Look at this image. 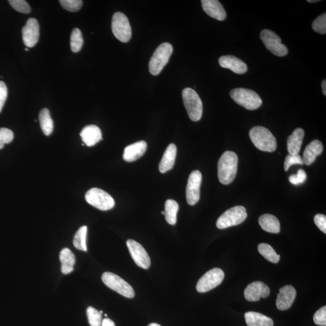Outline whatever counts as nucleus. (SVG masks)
<instances>
[{
  "label": "nucleus",
  "mask_w": 326,
  "mask_h": 326,
  "mask_svg": "<svg viewBox=\"0 0 326 326\" xmlns=\"http://www.w3.org/2000/svg\"><path fill=\"white\" fill-rule=\"evenodd\" d=\"M61 263V271L64 274H69L74 270L76 263L75 256L70 249H64L61 250L59 255Z\"/></svg>",
  "instance_id": "nucleus-25"
},
{
  "label": "nucleus",
  "mask_w": 326,
  "mask_h": 326,
  "mask_svg": "<svg viewBox=\"0 0 326 326\" xmlns=\"http://www.w3.org/2000/svg\"><path fill=\"white\" fill-rule=\"evenodd\" d=\"M321 87L322 90V93H323L324 96H326V80H323L322 81Z\"/></svg>",
  "instance_id": "nucleus-43"
},
{
  "label": "nucleus",
  "mask_w": 326,
  "mask_h": 326,
  "mask_svg": "<svg viewBox=\"0 0 326 326\" xmlns=\"http://www.w3.org/2000/svg\"><path fill=\"white\" fill-rule=\"evenodd\" d=\"M23 40L25 46L32 48L38 42L39 38V25L35 18L27 20L26 25L22 29Z\"/></svg>",
  "instance_id": "nucleus-14"
},
{
  "label": "nucleus",
  "mask_w": 326,
  "mask_h": 326,
  "mask_svg": "<svg viewBox=\"0 0 326 326\" xmlns=\"http://www.w3.org/2000/svg\"><path fill=\"white\" fill-rule=\"evenodd\" d=\"M9 3L16 11L27 14L31 11L28 3L25 0H9Z\"/></svg>",
  "instance_id": "nucleus-35"
},
{
  "label": "nucleus",
  "mask_w": 326,
  "mask_h": 326,
  "mask_svg": "<svg viewBox=\"0 0 326 326\" xmlns=\"http://www.w3.org/2000/svg\"><path fill=\"white\" fill-rule=\"evenodd\" d=\"M312 29L318 33H326V13L321 15L316 18L312 23Z\"/></svg>",
  "instance_id": "nucleus-34"
},
{
  "label": "nucleus",
  "mask_w": 326,
  "mask_h": 326,
  "mask_svg": "<svg viewBox=\"0 0 326 326\" xmlns=\"http://www.w3.org/2000/svg\"><path fill=\"white\" fill-rule=\"evenodd\" d=\"M101 326H115V323L113 321H112L110 318H105L101 322Z\"/></svg>",
  "instance_id": "nucleus-42"
},
{
  "label": "nucleus",
  "mask_w": 326,
  "mask_h": 326,
  "mask_svg": "<svg viewBox=\"0 0 326 326\" xmlns=\"http://www.w3.org/2000/svg\"><path fill=\"white\" fill-rule=\"evenodd\" d=\"M105 317H107V314H105Z\"/></svg>",
  "instance_id": "nucleus-49"
},
{
  "label": "nucleus",
  "mask_w": 326,
  "mask_h": 326,
  "mask_svg": "<svg viewBox=\"0 0 326 326\" xmlns=\"http://www.w3.org/2000/svg\"><path fill=\"white\" fill-rule=\"evenodd\" d=\"M307 176L303 169L298 170L296 175H292L289 178V180L292 184L298 185L303 183L307 179Z\"/></svg>",
  "instance_id": "nucleus-39"
},
{
  "label": "nucleus",
  "mask_w": 326,
  "mask_h": 326,
  "mask_svg": "<svg viewBox=\"0 0 326 326\" xmlns=\"http://www.w3.org/2000/svg\"><path fill=\"white\" fill-rule=\"evenodd\" d=\"M202 182V174L199 171L190 174L186 187L187 202L190 206H194L200 199V188Z\"/></svg>",
  "instance_id": "nucleus-12"
},
{
  "label": "nucleus",
  "mask_w": 326,
  "mask_h": 326,
  "mask_svg": "<svg viewBox=\"0 0 326 326\" xmlns=\"http://www.w3.org/2000/svg\"><path fill=\"white\" fill-rule=\"evenodd\" d=\"M270 294V288L260 281H254L249 284L244 291V298L250 301H259L261 298L268 297Z\"/></svg>",
  "instance_id": "nucleus-15"
},
{
  "label": "nucleus",
  "mask_w": 326,
  "mask_h": 326,
  "mask_svg": "<svg viewBox=\"0 0 326 326\" xmlns=\"http://www.w3.org/2000/svg\"><path fill=\"white\" fill-rule=\"evenodd\" d=\"M100 312L101 314H103V311H100Z\"/></svg>",
  "instance_id": "nucleus-48"
},
{
  "label": "nucleus",
  "mask_w": 326,
  "mask_h": 326,
  "mask_svg": "<svg viewBox=\"0 0 326 326\" xmlns=\"http://www.w3.org/2000/svg\"><path fill=\"white\" fill-rule=\"evenodd\" d=\"M177 148L174 144H170L162 156L159 165V172L162 174L169 171L174 168L175 165Z\"/></svg>",
  "instance_id": "nucleus-21"
},
{
  "label": "nucleus",
  "mask_w": 326,
  "mask_h": 326,
  "mask_svg": "<svg viewBox=\"0 0 326 326\" xmlns=\"http://www.w3.org/2000/svg\"><path fill=\"white\" fill-rule=\"evenodd\" d=\"M304 136L303 129L297 128L288 138L287 147L290 154L297 155L300 152Z\"/></svg>",
  "instance_id": "nucleus-23"
},
{
  "label": "nucleus",
  "mask_w": 326,
  "mask_h": 326,
  "mask_svg": "<svg viewBox=\"0 0 326 326\" xmlns=\"http://www.w3.org/2000/svg\"><path fill=\"white\" fill-rule=\"evenodd\" d=\"M39 120L43 133L47 136L52 134L53 130V121L51 118L48 109L44 108L40 111Z\"/></svg>",
  "instance_id": "nucleus-28"
},
{
  "label": "nucleus",
  "mask_w": 326,
  "mask_h": 326,
  "mask_svg": "<svg viewBox=\"0 0 326 326\" xmlns=\"http://www.w3.org/2000/svg\"><path fill=\"white\" fill-rule=\"evenodd\" d=\"M112 31L117 39L122 43H128L131 38L132 30L130 22L124 13H115L111 24Z\"/></svg>",
  "instance_id": "nucleus-9"
},
{
  "label": "nucleus",
  "mask_w": 326,
  "mask_h": 326,
  "mask_svg": "<svg viewBox=\"0 0 326 326\" xmlns=\"http://www.w3.org/2000/svg\"><path fill=\"white\" fill-rule=\"evenodd\" d=\"M314 222L322 232L326 233V216L322 214H317L314 217Z\"/></svg>",
  "instance_id": "nucleus-40"
},
{
  "label": "nucleus",
  "mask_w": 326,
  "mask_h": 326,
  "mask_svg": "<svg viewBox=\"0 0 326 326\" xmlns=\"http://www.w3.org/2000/svg\"><path fill=\"white\" fill-rule=\"evenodd\" d=\"M84 44L83 33L80 30L77 28L74 29L71 32L70 36L71 49L74 53H78L81 50Z\"/></svg>",
  "instance_id": "nucleus-31"
},
{
  "label": "nucleus",
  "mask_w": 326,
  "mask_h": 326,
  "mask_svg": "<svg viewBox=\"0 0 326 326\" xmlns=\"http://www.w3.org/2000/svg\"><path fill=\"white\" fill-rule=\"evenodd\" d=\"M219 65L225 69H229L237 74H243L247 72L248 67L243 60L234 56H223L219 59Z\"/></svg>",
  "instance_id": "nucleus-18"
},
{
  "label": "nucleus",
  "mask_w": 326,
  "mask_h": 326,
  "mask_svg": "<svg viewBox=\"0 0 326 326\" xmlns=\"http://www.w3.org/2000/svg\"><path fill=\"white\" fill-rule=\"evenodd\" d=\"M246 209L237 206L224 212L217 220L216 226L219 229H225L242 223L247 219Z\"/></svg>",
  "instance_id": "nucleus-6"
},
{
  "label": "nucleus",
  "mask_w": 326,
  "mask_h": 326,
  "mask_svg": "<svg viewBox=\"0 0 326 326\" xmlns=\"http://www.w3.org/2000/svg\"><path fill=\"white\" fill-rule=\"evenodd\" d=\"M59 3L64 9L73 12L79 11L83 5L81 0H60Z\"/></svg>",
  "instance_id": "nucleus-33"
},
{
  "label": "nucleus",
  "mask_w": 326,
  "mask_h": 326,
  "mask_svg": "<svg viewBox=\"0 0 326 326\" xmlns=\"http://www.w3.org/2000/svg\"><path fill=\"white\" fill-rule=\"evenodd\" d=\"M279 292L276 300L277 308L280 311L288 310L292 307L296 298V290L291 285H286L280 288Z\"/></svg>",
  "instance_id": "nucleus-16"
},
{
  "label": "nucleus",
  "mask_w": 326,
  "mask_h": 326,
  "mask_svg": "<svg viewBox=\"0 0 326 326\" xmlns=\"http://www.w3.org/2000/svg\"><path fill=\"white\" fill-rule=\"evenodd\" d=\"M258 251L261 256L271 263H277L280 260V255H278L276 251L270 244L264 243L259 244Z\"/></svg>",
  "instance_id": "nucleus-29"
},
{
  "label": "nucleus",
  "mask_w": 326,
  "mask_h": 326,
  "mask_svg": "<svg viewBox=\"0 0 326 326\" xmlns=\"http://www.w3.org/2000/svg\"><path fill=\"white\" fill-rule=\"evenodd\" d=\"M127 244L136 264L144 269H148L151 266V259L141 244L132 239L128 240Z\"/></svg>",
  "instance_id": "nucleus-13"
},
{
  "label": "nucleus",
  "mask_w": 326,
  "mask_h": 326,
  "mask_svg": "<svg viewBox=\"0 0 326 326\" xmlns=\"http://www.w3.org/2000/svg\"><path fill=\"white\" fill-rule=\"evenodd\" d=\"M224 276L223 271L220 268H213L207 272L197 283V291L203 293L213 290L222 282Z\"/></svg>",
  "instance_id": "nucleus-10"
},
{
  "label": "nucleus",
  "mask_w": 326,
  "mask_h": 326,
  "mask_svg": "<svg viewBox=\"0 0 326 326\" xmlns=\"http://www.w3.org/2000/svg\"><path fill=\"white\" fill-rule=\"evenodd\" d=\"M238 165V157L236 153L226 151L219 159L217 174L220 183L228 185L236 178Z\"/></svg>",
  "instance_id": "nucleus-1"
},
{
  "label": "nucleus",
  "mask_w": 326,
  "mask_h": 326,
  "mask_svg": "<svg viewBox=\"0 0 326 326\" xmlns=\"http://www.w3.org/2000/svg\"><path fill=\"white\" fill-rule=\"evenodd\" d=\"M86 199L89 205L103 211L111 210L115 206L113 197L104 190L98 188L88 190L86 194Z\"/></svg>",
  "instance_id": "nucleus-8"
},
{
  "label": "nucleus",
  "mask_w": 326,
  "mask_h": 326,
  "mask_svg": "<svg viewBox=\"0 0 326 326\" xmlns=\"http://www.w3.org/2000/svg\"><path fill=\"white\" fill-rule=\"evenodd\" d=\"M172 53L173 47L168 43H162L157 47L149 63V70L152 75L157 76L161 73Z\"/></svg>",
  "instance_id": "nucleus-5"
},
{
  "label": "nucleus",
  "mask_w": 326,
  "mask_h": 326,
  "mask_svg": "<svg viewBox=\"0 0 326 326\" xmlns=\"http://www.w3.org/2000/svg\"><path fill=\"white\" fill-rule=\"evenodd\" d=\"M303 159H302L301 156L299 154L291 155L289 154L285 158L284 163V169L285 172H287L291 168V166L294 165H303Z\"/></svg>",
  "instance_id": "nucleus-37"
},
{
  "label": "nucleus",
  "mask_w": 326,
  "mask_h": 326,
  "mask_svg": "<svg viewBox=\"0 0 326 326\" xmlns=\"http://www.w3.org/2000/svg\"><path fill=\"white\" fill-rule=\"evenodd\" d=\"M8 97V88L4 82L0 81V113Z\"/></svg>",
  "instance_id": "nucleus-41"
},
{
  "label": "nucleus",
  "mask_w": 326,
  "mask_h": 326,
  "mask_svg": "<svg viewBox=\"0 0 326 326\" xmlns=\"http://www.w3.org/2000/svg\"><path fill=\"white\" fill-rule=\"evenodd\" d=\"M13 132L8 128H0V149L4 147L5 144H9L13 140Z\"/></svg>",
  "instance_id": "nucleus-36"
},
{
  "label": "nucleus",
  "mask_w": 326,
  "mask_h": 326,
  "mask_svg": "<svg viewBox=\"0 0 326 326\" xmlns=\"http://www.w3.org/2000/svg\"><path fill=\"white\" fill-rule=\"evenodd\" d=\"M323 151V146L318 140L312 141L309 144L303 153V161L305 165L310 166L313 163L316 158Z\"/></svg>",
  "instance_id": "nucleus-22"
},
{
  "label": "nucleus",
  "mask_w": 326,
  "mask_h": 326,
  "mask_svg": "<svg viewBox=\"0 0 326 326\" xmlns=\"http://www.w3.org/2000/svg\"><path fill=\"white\" fill-rule=\"evenodd\" d=\"M261 229L271 233H278L280 232V224L277 217L271 214H264L259 219Z\"/></svg>",
  "instance_id": "nucleus-26"
},
{
  "label": "nucleus",
  "mask_w": 326,
  "mask_h": 326,
  "mask_svg": "<svg viewBox=\"0 0 326 326\" xmlns=\"http://www.w3.org/2000/svg\"><path fill=\"white\" fill-rule=\"evenodd\" d=\"M148 326H161V325L157 323H151L149 324Z\"/></svg>",
  "instance_id": "nucleus-45"
},
{
  "label": "nucleus",
  "mask_w": 326,
  "mask_h": 326,
  "mask_svg": "<svg viewBox=\"0 0 326 326\" xmlns=\"http://www.w3.org/2000/svg\"><path fill=\"white\" fill-rule=\"evenodd\" d=\"M249 135L251 141L259 150L268 152L276 150V138L267 128L257 126L251 128Z\"/></svg>",
  "instance_id": "nucleus-2"
},
{
  "label": "nucleus",
  "mask_w": 326,
  "mask_h": 326,
  "mask_svg": "<svg viewBox=\"0 0 326 326\" xmlns=\"http://www.w3.org/2000/svg\"><path fill=\"white\" fill-rule=\"evenodd\" d=\"M101 280L106 286L123 296L129 298L135 297L134 289L117 275L105 272L101 276Z\"/></svg>",
  "instance_id": "nucleus-7"
},
{
  "label": "nucleus",
  "mask_w": 326,
  "mask_h": 326,
  "mask_svg": "<svg viewBox=\"0 0 326 326\" xmlns=\"http://www.w3.org/2000/svg\"><path fill=\"white\" fill-rule=\"evenodd\" d=\"M318 2H320V1H318V0H313V1H312V0H308V2L311 3Z\"/></svg>",
  "instance_id": "nucleus-44"
},
{
  "label": "nucleus",
  "mask_w": 326,
  "mask_h": 326,
  "mask_svg": "<svg viewBox=\"0 0 326 326\" xmlns=\"http://www.w3.org/2000/svg\"><path fill=\"white\" fill-rule=\"evenodd\" d=\"M83 142L87 147H93L103 140L100 129L96 125H88L85 127L80 134Z\"/></svg>",
  "instance_id": "nucleus-20"
},
{
  "label": "nucleus",
  "mask_w": 326,
  "mask_h": 326,
  "mask_svg": "<svg viewBox=\"0 0 326 326\" xmlns=\"http://www.w3.org/2000/svg\"><path fill=\"white\" fill-rule=\"evenodd\" d=\"M88 322L91 326H100L101 325V314L96 309L89 307L87 310Z\"/></svg>",
  "instance_id": "nucleus-32"
},
{
  "label": "nucleus",
  "mask_w": 326,
  "mask_h": 326,
  "mask_svg": "<svg viewBox=\"0 0 326 326\" xmlns=\"http://www.w3.org/2000/svg\"><path fill=\"white\" fill-rule=\"evenodd\" d=\"M87 234V227L86 226L81 227L74 236L73 244L76 249L87 251L86 244Z\"/></svg>",
  "instance_id": "nucleus-30"
},
{
  "label": "nucleus",
  "mask_w": 326,
  "mask_h": 326,
  "mask_svg": "<svg viewBox=\"0 0 326 326\" xmlns=\"http://www.w3.org/2000/svg\"><path fill=\"white\" fill-rule=\"evenodd\" d=\"M147 149V142L140 141L128 146L124 150L123 158L125 161L131 162L137 160L145 154Z\"/></svg>",
  "instance_id": "nucleus-19"
},
{
  "label": "nucleus",
  "mask_w": 326,
  "mask_h": 326,
  "mask_svg": "<svg viewBox=\"0 0 326 326\" xmlns=\"http://www.w3.org/2000/svg\"><path fill=\"white\" fill-rule=\"evenodd\" d=\"M248 326H274L273 320L267 316L256 312H248L244 314Z\"/></svg>",
  "instance_id": "nucleus-24"
},
{
  "label": "nucleus",
  "mask_w": 326,
  "mask_h": 326,
  "mask_svg": "<svg viewBox=\"0 0 326 326\" xmlns=\"http://www.w3.org/2000/svg\"><path fill=\"white\" fill-rule=\"evenodd\" d=\"M260 38L267 49L274 55L282 57L288 53V49L281 43L280 37L271 30H263L260 33Z\"/></svg>",
  "instance_id": "nucleus-11"
},
{
  "label": "nucleus",
  "mask_w": 326,
  "mask_h": 326,
  "mask_svg": "<svg viewBox=\"0 0 326 326\" xmlns=\"http://www.w3.org/2000/svg\"><path fill=\"white\" fill-rule=\"evenodd\" d=\"M182 97L190 119L193 121H198L201 119L203 105L198 93L192 88H186L182 90Z\"/></svg>",
  "instance_id": "nucleus-4"
},
{
  "label": "nucleus",
  "mask_w": 326,
  "mask_h": 326,
  "mask_svg": "<svg viewBox=\"0 0 326 326\" xmlns=\"http://www.w3.org/2000/svg\"><path fill=\"white\" fill-rule=\"evenodd\" d=\"M161 214H162V215H165V212L162 211V212H161Z\"/></svg>",
  "instance_id": "nucleus-46"
},
{
  "label": "nucleus",
  "mask_w": 326,
  "mask_h": 326,
  "mask_svg": "<svg viewBox=\"0 0 326 326\" xmlns=\"http://www.w3.org/2000/svg\"><path fill=\"white\" fill-rule=\"evenodd\" d=\"M25 50H26V51H28V50H29V49H28V48H26V49H25Z\"/></svg>",
  "instance_id": "nucleus-47"
},
{
  "label": "nucleus",
  "mask_w": 326,
  "mask_h": 326,
  "mask_svg": "<svg viewBox=\"0 0 326 326\" xmlns=\"http://www.w3.org/2000/svg\"><path fill=\"white\" fill-rule=\"evenodd\" d=\"M230 96L237 104L248 110H256L262 104V100L255 91L246 88L232 90L230 91Z\"/></svg>",
  "instance_id": "nucleus-3"
},
{
  "label": "nucleus",
  "mask_w": 326,
  "mask_h": 326,
  "mask_svg": "<svg viewBox=\"0 0 326 326\" xmlns=\"http://www.w3.org/2000/svg\"><path fill=\"white\" fill-rule=\"evenodd\" d=\"M314 321L317 325H326V307H322L315 312L314 316Z\"/></svg>",
  "instance_id": "nucleus-38"
},
{
  "label": "nucleus",
  "mask_w": 326,
  "mask_h": 326,
  "mask_svg": "<svg viewBox=\"0 0 326 326\" xmlns=\"http://www.w3.org/2000/svg\"><path fill=\"white\" fill-rule=\"evenodd\" d=\"M179 205L174 200L168 199L165 203V217L170 225L174 226L177 220Z\"/></svg>",
  "instance_id": "nucleus-27"
},
{
  "label": "nucleus",
  "mask_w": 326,
  "mask_h": 326,
  "mask_svg": "<svg viewBox=\"0 0 326 326\" xmlns=\"http://www.w3.org/2000/svg\"><path fill=\"white\" fill-rule=\"evenodd\" d=\"M201 4L203 11L207 15L218 21H223L227 17L226 10L217 0H202Z\"/></svg>",
  "instance_id": "nucleus-17"
}]
</instances>
